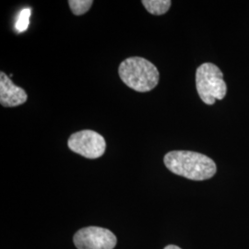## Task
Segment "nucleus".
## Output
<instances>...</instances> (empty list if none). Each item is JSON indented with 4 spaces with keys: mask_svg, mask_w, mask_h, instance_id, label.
<instances>
[{
    "mask_svg": "<svg viewBox=\"0 0 249 249\" xmlns=\"http://www.w3.org/2000/svg\"><path fill=\"white\" fill-rule=\"evenodd\" d=\"M163 161L167 169L175 175L195 181L210 179L217 171L213 159L195 151H170Z\"/></svg>",
    "mask_w": 249,
    "mask_h": 249,
    "instance_id": "f257e3e1",
    "label": "nucleus"
},
{
    "mask_svg": "<svg viewBox=\"0 0 249 249\" xmlns=\"http://www.w3.org/2000/svg\"><path fill=\"white\" fill-rule=\"evenodd\" d=\"M118 73L124 84L138 92H148L154 89L160 80L158 69L140 56L124 59L119 65Z\"/></svg>",
    "mask_w": 249,
    "mask_h": 249,
    "instance_id": "f03ea898",
    "label": "nucleus"
},
{
    "mask_svg": "<svg viewBox=\"0 0 249 249\" xmlns=\"http://www.w3.org/2000/svg\"><path fill=\"white\" fill-rule=\"evenodd\" d=\"M196 87L201 101L208 106L214 105L216 100H223L227 93L223 72L213 63H204L197 68Z\"/></svg>",
    "mask_w": 249,
    "mask_h": 249,
    "instance_id": "7ed1b4c3",
    "label": "nucleus"
},
{
    "mask_svg": "<svg viewBox=\"0 0 249 249\" xmlns=\"http://www.w3.org/2000/svg\"><path fill=\"white\" fill-rule=\"evenodd\" d=\"M71 151L88 159H97L107 149L105 138L93 130H81L72 134L68 141Z\"/></svg>",
    "mask_w": 249,
    "mask_h": 249,
    "instance_id": "20e7f679",
    "label": "nucleus"
},
{
    "mask_svg": "<svg viewBox=\"0 0 249 249\" xmlns=\"http://www.w3.org/2000/svg\"><path fill=\"white\" fill-rule=\"evenodd\" d=\"M73 240L78 249H114L116 245V235L112 231L96 226L80 229Z\"/></svg>",
    "mask_w": 249,
    "mask_h": 249,
    "instance_id": "39448f33",
    "label": "nucleus"
},
{
    "mask_svg": "<svg viewBox=\"0 0 249 249\" xmlns=\"http://www.w3.org/2000/svg\"><path fill=\"white\" fill-rule=\"evenodd\" d=\"M28 100L26 91L15 85L9 77L0 72V104L4 107H16Z\"/></svg>",
    "mask_w": 249,
    "mask_h": 249,
    "instance_id": "423d86ee",
    "label": "nucleus"
},
{
    "mask_svg": "<svg viewBox=\"0 0 249 249\" xmlns=\"http://www.w3.org/2000/svg\"><path fill=\"white\" fill-rule=\"evenodd\" d=\"M142 3L149 13L158 16L165 14L172 5L170 0H143Z\"/></svg>",
    "mask_w": 249,
    "mask_h": 249,
    "instance_id": "0eeeda50",
    "label": "nucleus"
},
{
    "mask_svg": "<svg viewBox=\"0 0 249 249\" xmlns=\"http://www.w3.org/2000/svg\"><path fill=\"white\" fill-rule=\"evenodd\" d=\"M92 4H93L92 0H70L69 1V6L71 9L72 13L77 16L83 15L86 12H88Z\"/></svg>",
    "mask_w": 249,
    "mask_h": 249,
    "instance_id": "6e6552de",
    "label": "nucleus"
},
{
    "mask_svg": "<svg viewBox=\"0 0 249 249\" xmlns=\"http://www.w3.org/2000/svg\"><path fill=\"white\" fill-rule=\"evenodd\" d=\"M31 13H32L31 9H22L18 14V19L16 22V29L18 33H23L28 29L29 23H30Z\"/></svg>",
    "mask_w": 249,
    "mask_h": 249,
    "instance_id": "1a4fd4ad",
    "label": "nucleus"
},
{
    "mask_svg": "<svg viewBox=\"0 0 249 249\" xmlns=\"http://www.w3.org/2000/svg\"><path fill=\"white\" fill-rule=\"evenodd\" d=\"M164 249H181L180 248H178L177 246H174V245H170V246H167L166 248Z\"/></svg>",
    "mask_w": 249,
    "mask_h": 249,
    "instance_id": "9d476101",
    "label": "nucleus"
}]
</instances>
